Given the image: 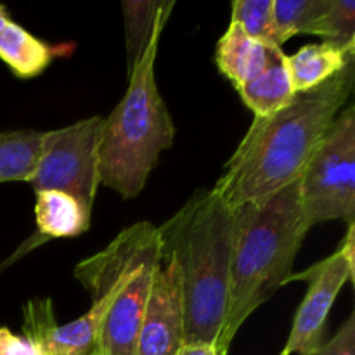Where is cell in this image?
Wrapping results in <instances>:
<instances>
[{"mask_svg":"<svg viewBox=\"0 0 355 355\" xmlns=\"http://www.w3.org/2000/svg\"><path fill=\"white\" fill-rule=\"evenodd\" d=\"M355 87V61L328 82L297 92L252 127L225 165L214 191L231 208L257 203L297 182L315 146L340 113Z\"/></svg>","mask_w":355,"mask_h":355,"instance_id":"cell-1","label":"cell"},{"mask_svg":"<svg viewBox=\"0 0 355 355\" xmlns=\"http://www.w3.org/2000/svg\"><path fill=\"white\" fill-rule=\"evenodd\" d=\"M234 211L200 189L158 227L162 262L179 270L186 343L217 347L229 305Z\"/></svg>","mask_w":355,"mask_h":355,"instance_id":"cell-2","label":"cell"},{"mask_svg":"<svg viewBox=\"0 0 355 355\" xmlns=\"http://www.w3.org/2000/svg\"><path fill=\"white\" fill-rule=\"evenodd\" d=\"M229 305L217 354L227 355L239 328L293 276L311 227L302 211L298 180L274 196L232 208Z\"/></svg>","mask_w":355,"mask_h":355,"instance_id":"cell-3","label":"cell"},{"mask_svg":"<svg viewBox=\"0 0 355 355\" xmlns=\"http://www.w3.org/2000/svg\"><path fill=\"white\" fill-rule=\"evenodd\" d=\"M162 33L159 28L128 73L127 92L103 123L99 180L123 200H134L142 193L159 155L175 141V123L155 78Z\"/></svg>","mask_w":355,"mask_h":355,"instance_id":"cell-4","label":"cell"},{"mask_svg":"<svg viewBox=\"0 0 355 355\" xmlns=\"http://www.w3.org/2000/svg\"><path fill=\"white\" fill-rule=\"evenodd\" d=\"M159 263L158 227L151 222H137L75 267V277L82 286L116 284L99 331L97 352L101 355H135L139 326Z\"/></svg>","mask_w":355,"mask_h":355,"instance_id":"cell-5","label":"cell"},{"mask_svg":"<svg viewBox=\"0 0 355 355\" xmlns=\"http://www.w3.org/2000/svg\"><path fill=\"white\" fill-rule=\"evenodd\" d=\"M298 196L309 227L322 222L355 224V107L350 104L315 146L298 177Z\"/></svg>","mask_w":355,"mask_h":355,"instance_id":"cell-6","label":"cell"},{"mask_svg":"<svg viewBox=\"0 0 355 355\" xmlns=\"http://www.w3.org/2000/svg\"><path fill=\"white\" fill-rule=\"evenodd\" d=\"M103 116H90L58 130L44 132L37 165L31 173L33 191H61L94 210L99 180V144Z\"/></svg>","mask_w":355,"mask_h":355,"instance_id":"cell-7","label":"cell"},{"mask_svg":"<svg viewBox=\"0 0 355 355\" xmlns=\"http://www.w3.org/2000/svg\"><path fill=\"white\" fill-rule=\"evenodd\" d=\"M89 293V311L66 324H58L52 300H33L24 305V336L38 355H92L97 352L104 315L116 293L114 283H92L83 286Z\"/></svg>","mask_w":355,"mask_h":355,"instance_id":"cell-8","label":"cell"},{"mask_svg":"<svg viewBox=\"0 0 355 355\" xmlns=\"http://www.w3.org/2000/svg\"><path fill=\"white\" fill-rule=\"evenodd\" d=\"M355 266L347 262L340 250L328 259L309 267L291 281H305L309 290L295 314L290 338L284 345L283 354L307 355L318 350L324 343L328 318L342 288L354 279Z\"/></svg>","mask_w":355,"mask_h":355,"instance_id":"cell-9","label":"cell"},{"mask_svg":"<svg viewBox=\"0 0 355 355\" xmlns=\"http://www.w3.org/2000/svg\"><path fill=\"white\" fill-rule=\"evenodd\" d=\"M186 345L184 304L179 270L159 263L139 326L135 355H177Z\"/></svg>","mask_w":355,"mask_h":355,"instance_id":"cell-10","label":"cell"},{"mask_svg":"<svg viewBox=\"0 0 355 355\" xmlns=\"http://www.w3.org/2000/svg\"><path fill=\"white\" fill-rule=\"evenodd\" d=\"M276 49L279 47L252 40L238 24L229 23L227 31L217 44L215 62L222 75L239 90L267 68Z\"/></svg>","mask_w":355,"mask_h":355,"instance_id":"cell-11","label":"cell"},{"mask_svg":"<svg viewBox=\"0 0 355 355\" xmlns=\"http://www.w3.org/2000/svg\"><path fill=\"white\" fill-rule=\"evenodd\" d=\"M355 61V47L338 49L329 44L305 45L295 54L286 55L295 92L311 90L328 82Z\"/></svg>","mask_w":355,"mask_h":355,"instance_id":"cell-12","label":"cell"},{"mask_svg":"<svg viewBox=\"0 0 355 355\" xmlns=\"http://www.w3.org/2000/svg\"><path fill=\"white\" fill-rule=\"evenodd\" d=\"M33 211L38 232L47 238H78L92 222V211L61 191H37Z\"/></svg>","mask_w":355,"mask_h":355,"instance_id":"cell-13","label":"cell"},{"mask_svg":"<svg viewBox=\"0 0 355 355\" xmlns=\"http://www.w3.org/2000/svg\"><path fill=\"white\" fill-rule=\"evenodd\" d=\"M238 92L255 118H267L286 106L297 94L288 71L286 54L276 49L267 68Z\"/></svg>","mask_w":355,"mask_h":355,"instance_id":"cell-14","label":"cell"},{"mask_svg":"<svg viewBox=\"0 0 355 355\" xmlns=\"http://www.w3.org/2000/svg\"><path fill=\"white\" fill-rule=\"evenodd\" d=\"M175 7L173 0H123L128 73L141 61L159 28H165L170 12Z\"/></svg>","mask_w":355,"mask_h":355,"instance_id":"cell-15","label":"cell"},{"mask_svg":"<svg viewBox=\"0 0 355 355\" xmlns=\"http://www.w3.org/2000/svg\"><path fill=\"white\" fill-rule=\"evenodd\" d=\"M0 59L19 78H35L54 59V49L33 37L21 24L9 21L0 31Z\"/></svg>","mask_w":355,"mask_h":355,"instance_id":"cell-16","label":"cell"},{"mask_svg":"<svg viewBox=\"0 0 355 355\" xmlns=\"http://www.w3.org/2000/svg\"><path fill=\"white\" fill-rule=\"evenodd\" d=\"M44 132H0V184L28 182L37 165Z\"/></svg>","mask_w":355,"mask_h":355,"instance_id":"cell-17","label":"cell"},{"mask_svg":"<svg viewBox=\"0 0 355 355\" xmlns=\"http://www.w3.org/2000/svg\"><path fill=\"white\" fill-rule=\"evenodd\" d=\"M231 23L238 24L252 40L281 49L274 23V0H234Z\"/></svg>","mask_w":355,"mask_h":355,"instance_id":"cell-18","label":"cell"},{"mask_svg":"<svg viewBox=\"0 0 355 355\" xmlns=\"http://www.w3.org/2000/svg\"><path fill=\"white\" fill-rule=\"evenodd\" d=\"M324 44L338 49L355 47V2L354 0H328L324 12L309 30Z\"/></svg>","mask_w":355,"mask_h":355,"instance_id":"cell-19","label":"cell"},{"mask_svg":"<svg viewBox=\"0 0 355 355\" xmlns=\"http://www.w3.org/2000/svg\"><path fill=\"white\" fill-rule=\"evenodd\" d=\"M326 7L328 0H274V23L279 44L283 45L298 33H309Z\"/></svg>","mask_w":355,"mask_h":355,"instance_id":"cell-20","label":"cell"},{"mask_svg":"<svg viewBox=\"0 0 355 355\" xmlns=\"http://www.w3.org/2000/svg\"><path fill=\"white\" fill-rule=\"evenodd\" d=\"M307 355H355V315L343 322L331 340Z\"/></svg>","mask_w":355,"mask_h":355,"instance_id":"cell-21","label":"cell"},{"mask_svg":"<svg viewBox=\"0 0 355 355\" xmlns=\"http://www.w3.org/2000/svg\"><path fill=\"white\" fill-rule=\"evenodd\" d=\"M0 355H38L26 336H19L9 328H0Z\"/></svg>","mask_w":355,"mask_h":355,"instance_id":"cell-22","label":"cell"},{"mask_svg":"<svg viewBox=\"0 0 355 355\" xmlns=\"http://www.w3.org/2000/svg\"><path fill=\"white\" fill-rule=\"evenodd\" d=\"M177 355H218L214 345L205 343H186Z\"/></svg>","mask_w":355,"mask_h":355,"instance_id":"cell-23","label":"cell"},{"mask_svg":"<svg viewBox=\"0 0 355 355\" xmlns=\"http://www.w3.org/2000/svg\"><path fill=\"white\" fill-rule=\"evenodd\" d=\"M9 21H12V19H10L9 12H7L6 7H3L2 3H0V31H2L3 28H6V24L9 23Z\"/></svg>","mask_w":355,"mask_h":355,"instance_id":"cell-24","label":"cell"},{"mask_svg":"<svg viewBox=\"0 0 355 355\" xmlns=\"http://www.w3.org/2000/svg\"><path fill=\"white\" fill-rule=\"evenodd\" d=\"M92 355H101V354H99V352H94Z\"/></svg>","mask_w":355,"mask_h":355,"instance_id":"cell-25","label":"cell"},{"mask_svg":"<svg viewBox=\"0 0 355 355\" xmlns=\"http://www.w3.org/2000/svg\"><path fill=\"white\" fill-rule=\"evenodd\" d=\"M279 355H284V354H283V352H281V354H279Z\"/></svg>","mask_w":355,"mask_h":355,"instance_id":"cell-26","label":"cell"}]
</instances>
